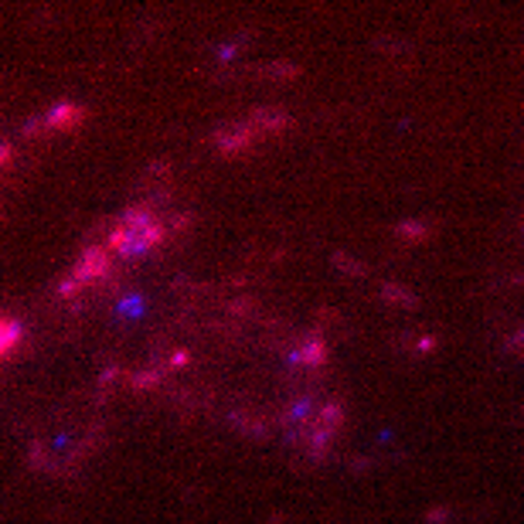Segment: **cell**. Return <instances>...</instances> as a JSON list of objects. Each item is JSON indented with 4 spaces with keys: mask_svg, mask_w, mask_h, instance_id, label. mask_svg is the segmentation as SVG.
Listing matches in <instances>:
<instances>
[{
    "mask_svg": "<svg viewBox=\"0 0 524 524\" xmlns=\"http://www.w3.org/2000/svg\"><path fill=\"white\" fill-rule=\"evenodd\" d=\"M256 133H259V130L252 123H231V126H225V130H218L215 143L225 154H242V150L252 147V137H256Z\"/></svg>",
    "mask_w": 524,
    "mask_h": 524,
    "instance_id": "cell-1",
    "label": "cell"
},
{
    "mask_svg": "<svg viewBox=\"0 0 524 524\" xmlns=\"http://www.w3.org/2000/svg\"><path fill=\"white\" fill-rule=\"evenodd\" d=\"M41 120H45L48 130H72V126H78L85 120V109L75 106V103H55Z\"/></svg>",
    "mask_w": 524,
    "mask_h": 524,
    "instance_id": "cell-2",
    "label": "cell"
},
{
    "mask_svg": "<svg viewBox=\"0 0 524 524\" xmlns=\"http://www.w3.org/2000/svg\"><path fill=\"white\" fill-rule=\"evenodd\" d=\"M106 269H109L106 252H103V248H85V252H82V259H78V266H75V273H72V276H75L78 283H85V279L106 276Z\"/></svg>",
    "mask_w": 524,
    "mask_h": 524,
    "instance_id": "cell-3",
    "label": "cell"
},
{
    "mask_svg": "<svg viewBox=\"0 0 524 524\" xmlns=\"http://www.w3.org/2000/svg\"><path fill=\"white\" fill-rule=\"evenodd\" d=\"M293 361L296 365H307V368L320 365V361H324V344H320L317 337H307L303 344H300V351H293Z\"/></svg>",
    "mask_w": 524,
    "mask_h": 524,
    "instance_id": "cell-4",
    "label": "cell"
},
{
    "mask_svg": "<svg viewBox=\"0 0 524 524\" xmlns=\"http://www.w3.org/2000/svg\"><path fill=\"white\" fill-rule=\"evenodd\" d=\"M340 416H344V409H340V402H327L324 409L317 412V419H313V426H317V429H324L327 436H330V432H334V429H337V426H340Z\"/></svg>",
    "mask_w": 524,
    "mask_h": 524,
    "instance_id": "cell-5",
    "label": "cell"
},
{
    "mask_svg": "<svg viewBox=\"0 0 524 524\" xmlns=\"http://www.w3.org/2000/svg\"><path fill=\"white\" fill-rule=\"evenodd\" d=\"M252 126L256 130H286L290 126V116L286 112H276V109H259L252 116Z\"/></svg>",
    "mask_w": 524,
    "mask_h": 524,
    "instance_id": "cell-6",
    "label": "cell"
},
{
    "mask_svg": "<svg viewBox=\"0 0 524 524\" xmlns=\"http://www.w3.org/2000/svg\"><path fill=\"white\" fill-rule=\"evenodd\" d=\"M382 296H385L388 303H402V307H412L416 303V296L409 293V290H402V286H395V283H385Z\"/></svg>",
    "mask_w": 524,
    "mask_h": 524,
    "instance_id": "cell-7",
    "label": "cell"
},
{
    "mask_svg": "<svg viewBox=\"0 0 524 524\" xmlns=\"http://www.w3.org/2000/svg\"><path fill=\"white\" fill-rule=\"evenodd\" d=\"M395 231H399L402 239H426L429 235V229L419 225V221H402V225H395Z\"/></svg>",
    "mask_w": 524,
    "mask_h": 524,
    "instance_id": "cell-8",
    "label": "cell"
},
{
    "mask_svg": "<svg viewBox=\"0 0 524 524\" xmlns=\"http://www.w3.org/2000/svg\"><path fill=\"white\" fill-rule=\"evenodd\" d=\"M17 337H21V327L11 324V317H4V355H11V347L17 344Z\"/></svg>",
    "mask_w": 524,
    "mask_h": 524,
    "instance_id": "cell-9",
    "label": "cell"
},
{
    "mask_svg": "<svg viewBox=\"0 0 524 524\" xmlns=\"http://www.w3.org/2000/svg\"><path fill=\"white\" fill-rule=\"evenodd\" d=\"M262 75H296L293 65H283V62H273L269 68H262Z\"/></svg>",
    "mask_w": 524,
    "mask_h": 524,
    "instance_id": "cell-10",
    "label": "cell"
},
{
    "mask_svg": "<svg viewBox=\"0 0 524 524\" xmlns=\"http://www.w3.org/2000/svg\"><path fill=\"white\" fill-rule=\"evenodd\" d=\"M157 378H160V371H143V374H137V378H133V385H137V388L157 385Z\"/></svg>",
    "mask_w": 524,
    "mask_h": 524,
    "instance_id": "cell-11",
    "label": "cell"
},
{
    "mask_svg": "<svg viewBox=\"0 0 524 524\" xmlns=\"http://www.w3.org/2000/svg\"><path fill=\"white\" fill-rule=\"evenodd\" d=\"M337 266H344V269H351V273H365V266H357V262H351V256H337Z\"/></svg>",
    "mask_w": 524,
    "mask_h": 524,
    "instance_id": "cell-12",
    "label": "cell"
}]
</instances>
